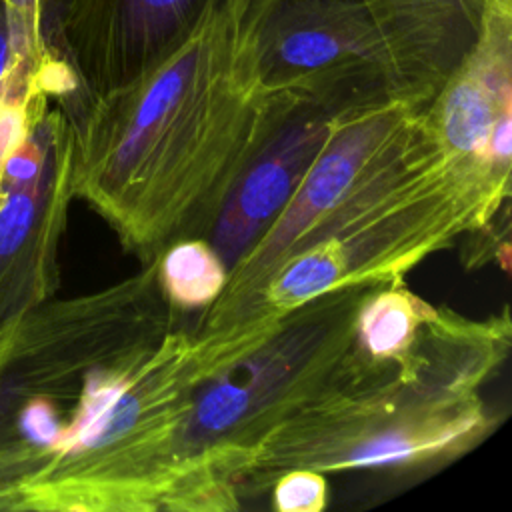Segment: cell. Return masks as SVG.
<instances>
[{
  "instance_id": "cell-14",
  "label": "cell",
  "mask_w": 512,
  "mask_h": 512,
  "mask_svg": "<svg viewBox=\"0 0 512 512\" xmlns=\"http://www.w3.org/2000/svg\"><path fill=\"white\" fill-rule=\"evenodd\" d=\"M158 276L168 300L180 310H204L222 292L228 268L204 238L170 244L158 256Z\"/></svg>"
},
{
  "instance_id": "cell-6",
  "label": "cell",
  "mask_w": 512,
  "mask_h": 512,
  "mask_svg": "<svg viewBox=\"0 0 512 512\" xmlns=\"http://www.w3.org/2000/svg\"><path fill=\"white\" fill-rule=\"evenodd\" d=\"M426 108L392 104L342 114L294 194L260 240L230 268L218 298L192 330L226 328L288 256L404 194L446 158Z\"/></svg>"
},
{
  "instance_id": "cell-3",
  "label": "cell",
  "mask_w": 512,
  "mask_h": 512,
  "mask_svg": "<svg viewBox=\"0 0 512 512\" xmlns=\"http://www.w3.org/2000/svg\"><path fill=\"white\" fill-rule=\"evenodd\" d=\"M476 0H250L242 54L268 90L340 116L426 108L474 46Z\"/></svg>"
},
{
  "instance_id": "cell-16",
  "label": "cell",
  "mask_w": 512,
  "mask_h": 512,
  "mask_svg": "<svg viewBox=\"0 0 512 512\" xmlns=\"http://www.w3.org/2000/svg\"><path fill=\"white\" fill-rule=\"evenodd\" d=\"M12 52L18 58H46L52 46L44 36L46 0H2Z\"/></svg>"
},
{
  "instance_id": "cell-7",
  "label": "cell",
  "mask_w": 512,
  "mask_h": 512,
  "mask_svg": "<svg viewBox=\"0 0 512 512\" xmlns=\"http://www.w3.org/2000/svg\"><path fill=\"white\" fill-rule=\"evenodd\" d=\"M508 196L510 178L446 160L404 194L282 260L218 332L270 328L316 296L404 280L428 256L492 224Z\"/></svg>"
},
{
  "instance_id": "cell-9",
  "label": "cell",
  "mask_w": 512,
  "mask_h": 512,
  "mask_svg": "<svg viewBox=\"0 0 512 512\" xmlns=\"http://www.w3.org/2000/svg\"><path fill=\"white\" fill-rule=\"evenodd\" d=\"M74 134L52 102L10 152L0 184V338L60 284L58 248L72 192Z\"/></svg>"
},
{
  "instance_id": "cell-12",
  "label": "cell",
  "mask_w": 512,
  "mask_h": 512,
  "mask_svg": "<svg viewBox=\"0 0 512 512\" xmlns=\"http://www.w3.org/2000/svg\"><path fill=\"white\" fill-rule=\"evenodd\" d=\"M336 120L338 116L298 100L270 142L240 174L204 238L228 272L282 212L328 142Z\"/></svg>"
},
{
  "instance_id": "cell-8",
  "label": "cell",
  "mask_w": 512,
  "mask_h": 512,
  "mask_svg": "<svg viewBox=\"0 0 512 512\" xmlns=\"http://www.w3.org/2000/svg\"><path fill=\"white\" fill-rule=\"evenodd\" d=\"M166 296L158 258L104 290L46 300L0 338V386L20 398H44L66 412L96 374L158 346L182 326Z\"/></svg>"
},
{
  "instance_id": "cell-5",
  "label": "cell",
  "mask_w": 512,
  "mask_h": 512,
  "mask_svg": "<svg viewBox=\"0 0 512 512\" xmlns=\"http://www.w3.org/2000/svg\"><path fill=\"white\" fill-rule=\"evenodd\" d=\"M374 286L304 302L194 388L178 436L186 512L240 508V480L252 450L334 380L354 346L360 304Z\"/></svg>"
},
{
  "instance_id": "cell-10",
  "label": "cell",
  "mask_w": 512,
  "mask_h": 512,
  "mask_svg": "<svg viewBox=\"0 0 512 512\" xmlns=\"http://www.w3.org/2000/svg\"><path fill=\"white\" fill-rule=\"evenodd\" d=\"M226 0H52L46 42L68 62L80 96H98L140 76Z\"/></svg>"
},
{
  "instance_id": "cell-11",
  "label": "cell",
  "mask_w": 512,
  "mask_h": 512,
  "mask_svg": "<svg viewBox=\"0 0 512 512\" xmlns=\"http://www.w3.org/2000/svg\"><path fill=\"white\" fill-rule=\"evenodd\" d=\"M444 158L510 178L494 166L490 148L512 128V6L484 2L480 34L424 110Z\"/></svg>"
},
{
  "instance_id": "cell-4",
  "label": "cell",
  "mask_w": 512,
  "mask_h": 512,
  "mask_svg": "<svg viewBox=\"0 0 512 512\" xmlns=\"http://www.w3.org/2000/svg\"><path fill=\"white\" fill-rule=\"evenodd\" d=\"M204 376L198 338L184 324L92 376L14 512H184L178 436Z\"/></svg>"
},
{
  "instance_id": "cell-1",
  "label": "cell",
  "mask_w": 512,
  "mask_h": 512,
  "mask_svg": "<svg viewBox=\"0 0 512 512\" xmlns=\"http://www.w3.org/2000/svg\"><path fill=\"white\" fill-rule=\"evenodd\" d=\"M248 2L226 0L134 80L64 108L74 198L142 264L208 236L240 174L298 104L264 88L242 54Z\"/></svg>"
},
{
  "instance_id": "cell-2",
  "label": "cell",
  "mask_w": 512,
  "mask_h": 512,
  "mask_svg": "<svg viewBox=\"0 0 512 512\" xmlns=\"http://www.w3.org/2000/svg\"><path fill=\"white\" fill-rule=\"evenodd\" d=\"M510 344L508 308L484 320L432 308L392 356H370L354 342L334 380L256 444L240 488L270 490L296 468H414L464 454L496 426L482 388Z\"/></svg>"
},
{
  "instance_id": "cell-17",
  "label": "cell",
  "mask_w": 512,
  "mask_h": 512,
  "mask_svg": "<svg viewBox=\"0 0 512 512\" xmlns=\"http://www.w3.org/2000/svg\"><path fill=\"white\" fill-rule=\"evenodd\" d=\"M270 490L276 512H320L328 498L324 474L302 468L282 472Z\"/></svg>"
},
{
  "instance_id": "cell-15",
  "label": "cell",
  "mask_w": 512,
  "mask_h": 512,
  "mask_svg": "<svg viewBox=\"0 0 512 512\" xmlns=\"http://www.w3.org/2000/svg\"><path fill=\"white\" fill-rule=\"evenodd\" d=\"M24 402L26 398L0 386V510L10 512L48 456V450L22 428Z\"/></svg>"
},
{
  "instance_id": "cell-19",
  "label": "cell",
  "mask_w": 512,
  "mask_h": 512,
  "mask_svg": "<svg viewBox=\"0 0 512 512\" xmlns=\"http://www.w3.org/2000/svg\"><path fill=\"white\" fill-rule=\"evenodd\" d=\"M476 2H480V4H484L486 0H476ZM490 2H498V4H508V6H512V0H490Z\"/></svg>"
},
{
  "instance_id": "cell-13",
  "label": "cell",
  "mask_w": 512,
  "mask_h": 512,
  "mask_svg": "<svg viewBox=\"0 0 512 512\" xmlns=\"http://www.w3.org/2000/svg\"><path fill=\"white\" fill-rule=\"evenodd\" d=\"M80 92L68 62L52 48L46 58H18L0 78V184L10 152L26 136L32 122L54 102H66Z\"/></svg>"
},
{
  "instance_id": "cell-18",
  "label": "cell",
  "mask_w": 512,
  "mask_h": 512,
  "mask_svg": "<svg viewBox=\"0 0 512 512\" xmlns=\"http://www.w3.org/2000/svg\"><path fill=\"white\" fill-rule=\"evenodd\" d=\"M14 62V52H12V44H10V30H8V20H6V12L0 0V78L6 74V70L10 68V64Z\"/></svg>"
}]
</instances>
